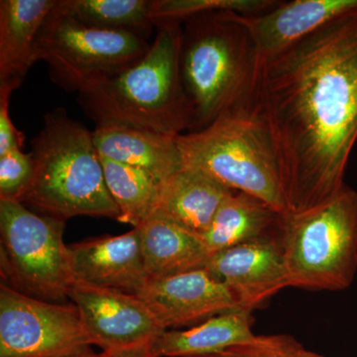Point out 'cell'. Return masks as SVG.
Segmentation results:
<instances>
[{"label":"cell","mask_w":357,"mask_h":357,"mask_svg":"<svg viewBox=\"0 0 357 357\" xmlns=\"http://www.w3.org/2000/svg\"><path fill=\"white\" fill-rule=\"evenodd\" d=\"M149 0H58L70 17L91 27L128 31L147 39L155 28Z\"/></svg>","instance_id":"7402d4cb"},{"label":"cell","mask_w":357,"mask_h":357,"mask_svg":"<svg viewBox=\"0 0 357 357\" xmlns=\"http://www.w3.org/2000/svg\"><path fill=\"white\" fill-rule=\"evenodd\" d=\"M252 312L236 309L217 314L185 331L162 333L152 349L157 357H195L217 354L255 340Z\"/></svg>","instance_id":"d6986e66"},{"label":"cell","mask_w":357,"mask_h":357,"mask_svg":"<svg viewBox=\"0 0 357 357\" xmlns=\"http://www.w3.org/2000/svg\"><path fill=\"white\" fill-rule=\"evenodd\" d=\"M76 282L138 294L148 281L139 230L69 246Z\"/></svg>","instance_id":"4fadbf2b"},{"label":"cell","mask_w":357,"mask_h":357,"mask_svg":"<svg viewBox=\"0 0 357 357\" xmlns=\"http://www.w3.org/2000/svg\"><path fill=\"white\" fill-rule=\"evenodd\" d=\"M137 229L148 280L201 269L210 259L201 236L157 211Z\"/></svg>","instance_id":"ac0fdd59"},{"label":"cell","mask_w":357,"mask_h":357,"mask_svg":"<svg viewBox=\"0 0 357 357\" xmlns=\"http://www.w3.org/2000/svg\"><path fill=\"white\" fill-rule=\"evenodd\" d=\"M64 220L0 199V263L9 287L36 299L66 303L76 284Z\"/></svg>","instance_id":"52a82bcc"},{"label":"cell","mask_w":357,"mask_h":357,"mask_svg":"<svg viewBox=\"0 0 357 357\" xmlns=\"http://www.w3.org/2000/svg\"><path fill=\"white\" fill-rule=\"evenodd\" d=\"M107 354V352H105ZM109 357H157L152 347L139 349V351L122 352V354H107Z\"/></svg>","instance_id":"4316f807"},{"label":"cell","mask_w":357,"mask_h":357,"mask_svg":"<svg viewBox=\"0 0 357 357\" xmlns=\"http://www.w3.org/2000/svg\"><path fill=\"white\" fill-rule=\"evenodd\" d=\"M282 215L250 195L234 192L225 199L202 236L211 256L234 246L271 236L280 229Z\"/></svg>","instance_id":"ffe728a7"},{"label":"cell","mask_w":357,"mask_h":357,"mask_svg":"<svg viewBox=\"0 0 357 357\" xmlns=\"http://www.w3.org/2000/svg\"><path fill=\"white\" fill-rule=\"evenodd\" d=\"M289 287L342 291L357 271V192L345 185L318 206L282 218Z\"/></svg>","instance_id":"8992f818"},{"label":"cell","mask_w":357,"mask_h":357,"mask_svg":"<svg viewBox=\"0 0 357 357\" xmlns=\"http://www.w3.org/2000/svg\"><path fill=\"white\" fill-rule=\"evenodd\" d=\"M70 301L79 310L93 345L107 354L152 347L167 331L136 294L76 282Z\"/></svg>","instance_id":"30bf717a"},{"label":"cell","mask_w":357,"mask_h":357,"mask_svg":"<svg viewBox=\"0 0 357 357\" xmlns=\"http://www.w3.org/2000/svg\"><path fill=\"white\" fill-rule=\"evenodd\" d=\"M93 345L74 303H52L0 285V357H61Z\"/></svg>","instance_id":"9c48e42d"},{"label":"cell","mask_w":357,"mask_h":357,"mask_svg":"<svg viewBox=\"0 0 357 357\" xmlns=\"http://www.w3.org/2000/svg\"><path fill=\"white\" fill-rule=\"evenodd\" d=\"M307 357H325V356H321V354H316V352L307 351Z\"/></svg>","instance_id":"f1b7e54d"},{"label":"cell","mask_w":357,"mask_h":357,"mask_svg":"<svg viewBox=\"0 0 357 357\" xmlns=\"http://www.w3.org/2000/svg\"><path fill=\"white\" fill-rule=\"evenodd\" d=\"M195 357H307V351L290 335H256L245 344L217 354Z\"/></svg>","instance_id":"cb8c5ba5"},{"label":"cell","mask_w":357,"mask_h":357,"mask_svg":"<svg viewBox=\"0 0 357 357\" xmlns=\"http://www.w3.org/2000/svg\"><path fill=\"white\" fill-rule=\"evenodd\" d=\"M155 28L156 37L144 57L79 93L82 109L96 126L121 124L172 136L191 128L181 79L182 23L161 21Z\"/></svg>","instance_id":"7a4b0ae2"},{"label":"cell","mask_w":357,"mask_h":357,"mask_svg":"<svg viewBox=\"0 0 357 357\" xmlns=\"http://www.w3.org/2000/svg\"><path fill=\"white\" fill-rule=\"evenodd\" d=\"M357 6V0H295L281 2L259 15L236 18L255 45L257 63L272 57Z\"/></svg>","instance_id":"5bb4252c"},{"label":"cell","mask_w":357,"mask_h":357,"mask_svg":"<svg viewBox=\"0 0 357 357\" xmlns=\"http://www.w3.org/2000/svg\"><path fill=\"white\" fill-rule=\"evenodd\" d=\"M253 103L289 215L333 198L357 142V6L258 62Z\"/></svg>","instance_id":"6da1fadb"},{"label":"cell","mask_w":357,"mask_h":357,"mask_svg":"<svg viewBox=\"0 0 357 357\" xmlns=\"http://www.w3.org/2000/svg\"><path fill=\"white\" fill-rule=\"evenodd\" d=\"M150 46L135 33L84 25L56 4L40 29L36 60L56 86L79 95L137 63Z\"/></svg>","instance_id":"ba28073f"},{"label":"cell","mask_w":357,"mask_h":357,"mask_svg":"<svg viewBox=\"0 0 357 357\" xmlns=\"http://www.w3.org/2000/svg\"><path fill=\"white\" fill-rule=\"evenodd\" d=\"M204 268L227 286L244 311L252 312L289 287L280 236L220 251L211 256Z\"/></svg>","instance_id":"8fae6325"},{"label":"cell","mask_w":357,"mask_h":357,"mask_svg":"<svg viewBox=\"0 0 357 357\" xmlns=\"http://www.w3.org/2000/svg\"><path fill=\"white\" fill-rule=\"evenodd\" d=\"M31 144L34 172L20 203L64 222L79 215L117 220L93 131L58 107L45 114Z\"/></svg>","instance_id":"3957f363"},{"label":"cell","mask_w":357,"mask_h":357,"mask_svg":"<svg viewBox=\"0 0 357 357\" xmlns=\"http://www.w3.org/2000/svg\"><path fill=\"white\" fill-rule=\"evenodd\" d=\"M274 0H153L151 15L154 23L175 21L182 23L197 14L210 11H231L252 16L267 13L278 6Z\"/></svg>","instance_id":"603a6c76"},{"label":"cell","mask_w":357,"mask_h":357,"mask_svg":"<svg viewBox=\"0 0 357 357\" xmlns=\"http://www.w3.org/2000/svg\"><path fill=\"white\" fill-rule=\"evenodd\" d=\"M93 134L100 155L147 171L160 182L183 168L176 136L121 124L96 126Z\"/></svg>","instance_id":"2e32d148"},{"label":"cell","mask_w":357,"mask_h":357,"mask_svg":"<svg viewBox=\"0 0 357 357\" xmlns=\"http://www.w3.org/2000/svg\"><path fill=\"white\" fill-rule=\"evenodd\" d=\"M257 67L255 45L236 13L210 11L183 21L180 70L191 112L188 132L250 100Z\"/></svg>","instance_id":"277c9868"},{"label":"cell","mask_w":357,"mask_h":357,"mask_svg":"<svg viewBox=\"0 0 357 357\" xmlns=\"http://www.w3.org/2000/svg\"><path fill=\"white\" fill-rule=\"evenodd\" d=\"M61 357H107L105 352L102 354H98L96 352L91 351L89 347L83 349V351L75 352V354H69V356H61Z\"/></svg>","instance_id":"83f0119b"},{"label":"cell","mask_w":357,"mask_h":357,"mask_svg":"<svg viewBox=\"0 0 357 357\" xmlns=\"http://www.w3.org/2000/svg\"><path fill=\"white\" fill-rule=\"evenodd\" d=\"M13 93L0 91V155L22 148L23 134L17 130L9 115V102Z\"/></svg>","instance_id":"484cf974"},{"label":"cell","mask_w":357,"mask_h":357,"mask_svg":"<svg viewBox=\"0 0 357 357\" xmlns=\"http://www.w3.org/2000/svg\"><path fill=\"white\" fill-rule=\"evenodd\" d=\"M34 164L31 154L21 148L0 155V199L20 201L31 182Z\"/></svg>","instance_id":"d4e9b609"},{"label":"cell","mask_w":357,"mask_h":357,"mask_svg":"<svg viewBox=\"0 0 357 357\" xmlns=\"http://www.w3.org/2000/svg\"><path fill=\"white\" fill-rule=\"evenodd\" d=\"M100 156L107 189L119 210L117 222L140 227L158 208L162 182L137 167Z\"/></svg>","instance_id":"44dd1931"},{"label":"cell","mask_w":357,"mask_h":357,"mask_svg":"<svg viewBox=\"0 0 357 357\" xmlns=\"http://www.w3.org/2000/svg\"><path fill=\"white\" fill-rule=\"evenodd\" d=\"M136 295L146 303L165 330L199 325L239 309L227 286L206 268L149 279Z\"/></svg>","instance_id":"7c38bea8"},{"label":"cell","mask_w":357,"mask_h":357,"mask_svg":"<svg viewBox=\"0 0 357 357\" xmlns=\"http://www.w3.org/2000/svg\"><path fill=\"white\" fill-rule=\"evenodd\" d=\"M183 166L201 171L232 191L289 215L271 136L250 100L223 112L201 130L176 136Z\"/></svg>","instance_id":"5b68a950"},{"label":"cell","mask_w":357,"mask_h":357,"mask_svg":"<svg viewBox=\"0 0 357 357\" xmlns=\"http://www.w3.org/2000/svg\"><path fill=\"white\" fill-rule=\"evenodd\" d=\"M57 0L0 1V91L20 88L36 60V42Z\"/></svg>","instance_id":"9a60e30c"},{"label":"cell","mask_w":357,"mask_h":357,"mask_svg":"<svg viewBox=\"0 0 357 357\" xmlns=\"http://www.w3.org/2000/svg\"><path fill=\"white\" fill-rule=\"evenodd\" d=\"M232 190L201 171L183 166L161 183L157 213L197 236L208 230Z\"/></svg>","instance_id":"e0dca14e"},{"label":"cell","mask_w":357,"mask_h":357,"mask_svg":"<svg viewBox=\"0 0 357 357\" xmlns=\"http://www.w3.org/2000/svg\"><path fill=\"white\" fill-rule=\"evenodd\" d=\"M107 357H109V356H107Z\"/></svg>","instance_id":"f546056e"}]
</instances>
